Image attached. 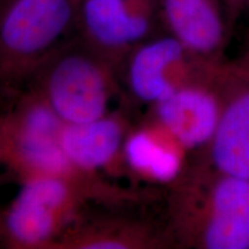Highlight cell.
<instances>
[{
  "label": "cell",
  "mask_w": 249,
  "mask_h": 249,
  "mask_svg": "<svg viewBox=\"0 0 249 249\" xmlns=\"http://www.w3.org/2000/svg\"><path fill=\"white\" fill-rule=\"evenodd\" d=\"M0 163L20 180L35 177L68 180L99 203H127L133 198L128 189L112 185L103 176L85 172L71 163L60 143L65 123L38 92L21 95L0 117Z\"/></svg>",
  "instance_id": "6da1fadb"
},
{
  "label": "cell",
  "mask_w": 249,
  "mask_h": 249,
  "mask_svg": "<svg viewBox=\"0 0 249 249\" xmlns=\"http://www.w3.org/2000/svg\"><path fill=\"white\" fill-rule=\"evenodd\" d=\"M80 0H5L0 7V92L9 102L74 39Z\"/></svg>",
  "instance_id": "7a4b0ae2"
},
{
  "label": "cell",
  "mask_w": 249,
  "mask_h": 249,
  "mask_svg": "<svg viewBox=\"0 0 249 249\" xmlns=\"http://www.w3.org/2000/svg\"><path fill=\"white\" fill-rule=\"evenodd\" d=\"M65 124L88 123L107 116L124 97L118 68L79 38L58 50L30 82ZM28 86V87H29Z\"/></svg>",
  "instance_id": "3957f363"
},
{
  "label": "cell",
  "mask_w": 249,
  "mask_h": 249,
  "mask_svg": "<svg viewBox=\"0 0 249 249\" xmlns=\"http://www.w3.org/2000/svg\"><path fill=\"white\" fill-rule=\"evenodd\" d=\"M156 0H80L76 33L83 44L119 68L154 29Z\"/></svg>",
  "instance_id": "277c9868"
},
{
  "label": "cell",
  "mask_w": 249,
  "mask_h": 249,
  "mask_svg": "<svg viewBox=\"0 0 249 249\" xmlns=\"http://www.w3.org/2000/svg\"><path fill=\"white\" fill-rule=\"evenodd\" d=\"M194 57L171 35L144 40L127 54L118 68L124 98L149 105L163 101L192 81L186 70Z\"/></svg>",
  "instance_id": "5b68a950"
},
{
  "label": "cell",
  "mask_w": 249,
  "mask_h": 249,
  "mask_svg": "<svg viewBox=\"0 0 249 249\" xmlns=\"http://www.w3.org/2000/svg\"><path fill=\"white\" fill-rule=\"evenodd\" d=\"M152 107L151 120L185 150L210 143L222 113L213 93L193 80Z\"/></svg>",
  "instance_id": "8992f818"
},
{
  "label": "cell",
  "mask_w": 249,
  "mask_h": 249,
  "mask_svg": "<svg viewBox=\"0 0 249 249\" xmlns=\"http://www.w3.org/2000/svg\"><path fill=\"white\" fill-rule=\"evenodd\" d=\"M132 121L124 108L82 124H65L60 143L71 163L82 171L102 176L121 172V152Z\"/></svg>",
  "instance_id": "52a82bcc"
},
{
  "label": "cell",
  "mask_w": 249,
  "mask_h": 249,
  "mask_svg": "<svg viewBox=\"0 0 249 249\" xmlns=\"http://www.w3.org/2000/svg\"><path fill=\"white\" fill-rule=\"evenodd\" d=\"M183 151L185 149L151 119L132 124L121 152V172L143 181L171 183L182 172Z\"/></svg>",
  "instance_id": "ba28073f"
},
{
  "label": "cell",
  "mask_w": 249,
  "mask_h": 249,
  "mask_svg": "<svg viewBox=\"0 0 249 249\" xmlns=\"http://www.w3.org/2000/svg\"><path fill=\"white\" fill-rule=\"evenodd\" d=\"M74 218L20 188L1 213L0 241L12 249H52Z\"/></svg>",
  "instance_id": "9c48e42d"
},
{
  "label": "cell",
  "mask_w": 249,
  "mask_h": 249,
  "mask_svg": "<svg viewBox=\"0 0 249 249\" xmlns=\"http://www.w3.org/2000/svg\"><path fill=\"white\" fill-rule=\"evenodd\" d=\"M147 223L119 213L77 217L52 249H145L160 245Z\"/></svg>",
  "instance_id": "30bf717a"
},
{
  "label": "cell",
  "mask_w": 249,
  "mask_h": 249,
  "mask_svg": "<svg viewBox=\"0 0 249 249\" xmlns=\"http://www.w3.org/2000/svg\"><path fill=\"white\" fill-rule=\"evenodd\" d=\"M157 12L170 31L192 54L208 57L225 38L218 0H156Z\"/></svg>",
  "instance_id": "8fae6325"
},
{
  "label": "cell",
  "mask_w": 249,
  "mask_h": 249,
  "mask_svg": "<svg viewBox=\"0 0 249 249\" xmlns=\"http://www.w3.org/2000/svg\"><path fill=\"white\" fill-rule=\"evenodd\" d=\"M210 143L220 173L249 179V90L223 108Z\"/></svg>",
  "instance_id": "7c38bea8"
},
{
  "label": "cell",
  "mask_w": 249,
  "mask_h": 249,
  "mask_svg": "<svg viewBox=\"0 0 249 249\" xmlns=\"http://www.w3.org/2000/svg\"><path fill=\"white\" fill-rule=\"evenodd\" d=\"M187 238L209 249H249V223L207 213L201 218H186Z\"/></svg>",
  "instance_id": "4fadbf2b"
},
{
  "label": "cell",
  "mask_w": 249,
  "mask_h": 249,
  "mask_svg": "<svg viewBox=\"0 0 249 249\" xmlns=\"http://www.w3.org/2000/svg\"><path fill=\"white\" fill-rule=\"evenodd\" d=\"M207 213L249 223V179L224 176L211 189Z\"/></svg>",
  "instance_id": "5bb4252c"
},
{
  "label": "cell",
  "mask_w": 249,
  "mask_h": 249,
  "mask_svg": "<svg viewBox=\"0 0 249 249\" xmlns=\"http://www.w3.org/2000/svg\"><path fill=\"white\" fill-rule=\"evenodd\" d=\"M0 238H1V213H0Z\"/></svg>",
  "instance_id": "9a60e30c"
},
{
  "label": "cell",
  "mask_w": 249,
  "mask_h": 249,
  "mask_svg": "<svg viewBox=\"0 0 249 249\" xmlns=\"http://www.w3.org/2000/svg\"><path fill=\"white\" fill-rule=\"evenodd\" d=\"M0 147H1V124H0Z\"/></svg>",
  "instance_id": "2e32d148"
}]
</instances>
